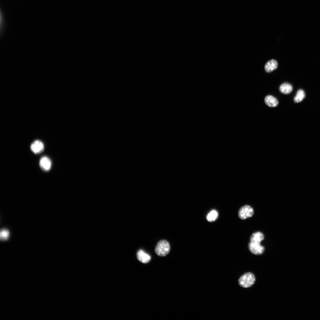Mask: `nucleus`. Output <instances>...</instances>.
<instances>
[{
    "instance_id": "1",
    "label": "nucleus",
    "mask_w": 320,
    "mask_h": 320,
    "mask_svg": "<svg viewBox=\"0 0 320 320\" xmlns=\"http://www.w3.org/2000/svg\"><path fill=\"white\" fill-rule=\"evenodd\" d=\"M170 245L166 240H163L157 244L155 249L156 254L160 256H164L167 255L170 250Z\"/></svg>"
},
{
    "instance_id": "2",
    "label": "nucleus",
    "mask_w": 320,
    "mask_h": 320,
    "mask_svg": "<svg viewBox=\"0 0 320 320\" xmlns=\"http://www.w3.org/2000/svg\"><path fill=\"white\" fill-rule=\"evenodd\" d=\"M255 278L252 273H246L241 276L239 280V285L244 288H247L252 286L255 283Z\"/></svg>"
},
{
    "instance_id": "3",
    "label": "nucleus",
    "mask_w": 320,
    "mask_h": 320,
    "mask_svg": "<svg viewBox=\"0 0 320 320\" xmlns=\"http://www.w3.org/2000/svg\"><path fill=\"white\" fill-rule=\"evenodd\" d=\"M254 214L253 208L250 206L246 205L241 207L238 212L239 217L242 220L251 217Z\"/></svg>"
},
{
    "instance_id": "4",
    "label": "nucleus",
    "mask_w": 320,
    "mask_h": 320,
    "mask_svg": "<svg viewBox=\"0 0 320 320\" xmlns=\"http://www.w3.org/2000/svg\"><path fill=\"white\" fill-rule=\"evenodd\" d=\"M249 251L253 254L256 255L262 254L265 249L264 247L260 244V243L250 242L248 245Z\"/></svg>"
},
{
    "instance_id": "5",
    "label": "nucleus",
    "mask_w": 320,
    "mask_h": 320,
    "mask_svg": "<svg viewBox=\"0 0 320 320\" xmlns=\"http://www.w3.org/2000/svg\"><path fill=\"white\" fill-rule=\"evenodd\" d=\"M31 149L35 154L41 153L43 151L44 146L43 143L38 140L33 142L31 145Z\"/></svg>"
},
{
    "instance_id": "6",
    "label": "nucleus",
    "mask_w": 320,
    "mask_h": 320,
    "mask_svg": "<svg viewBox=\"0 0 320 320\" xmlns=\"http://www.w3.org/2000/svg\"><path fill=\"white\" fill-rule=\"evenodd\" d=\"M39 164L42 170L47 171L51 169L52 162L50 159L47 156H44L40 159Z\"/></svg>"
},
{
    "instance_id": "7",
    "label": "nucleus",
    "mask_w": 320,
    "mask_h": 320,
    "mask_svg": "<svg viewBox=\"0 0 320 320\" xmlns=\"http://www.w3.org/2000/svg\"><path fill=\"white\" fill-rule=\"evenodd\" d=\"M137 256L138 260L143 263L149 262L151 259L150 256L142 249L139 250L138 251L137 254Z\"/></svg>"
},
{
    "instance_id": "8",
    "label": "nucleus",
    "mask_w": 320,
    "mask_h": 320,
    "mask_svg": "<svg viewBox=\"0 0 320 320\" xmlns=\"http://www.w3.org/2000/svg\"><path fill=\"white\" fill-rule=\"evenodd\" d=\"M278 66V63L275 60L272 59L268 61L265 66V70L267 73H270L276 69Z\"/></svg>"
},
{
    "instance_id": "9",
    "label": "nucleus",
    "mask_w": 320,
    "mask_h": 320,
    "mask_svg": "<svg viewBox=\"0 0 320 320\" xmlns=\"http://www.w3.org/2000/svg\"><path fill=\"white\" fill-rule=\"evenodd\" d=\"M265 102L267 105L270 107H275L278 104V101L277 99L270 95H267L265 97Z\"/></svg>"
},
{
    "instance_id": "10",
    "label": "nucleus",
    "mask_w": 320,
    "mask_h": 320,
    "mask_svg": "<svg viewBox=\"0 0 320 320\" xmlns=\"http://www.w3.org/2000/svg\"><path fill=\"white\" fill-rule=\"evenodd\" d=\"M263 234L260 232H257L253 233L250 238V241L260 243L264 239Z\"/></svg>"
},
{
    "instance_id": "11",
    "label": "nucleus",
    "mask_w": 320,
    "mask_h": 320,
    "mask_svg": "<svg viewBox=\"0 0 320 320\" xmlns=\"http://www.w3.org/2000/svg\"><path fill=\"white\" fill-rule=\"evenodd\" d=\"M279 90L284 94H287L292 91V86L289 84L284 83L282 84L279 87Z\"/></svg>"
},
{
    "instance_id": "12",
    "label": "nucleus",
    "mask_w": 320,
    "mask_h": 320,
    "mask_svg": "<svg viewBox=\"0 0 320 320\" xmlns=\"http://www.w3.org/2000/svg\"><path fill=\"white\" fill-rule=\"evenodd\" d=\"M305 96V93L304 91L302 89H299L298 91L296 96L295 97L294 100L296 103L300 102L304 98Z\"/></svg>"
},
{
    "instance_id": "13",
    "label": "nucleus",
    "mask_w": 320,
    "mask_h": 320,
    "mask_svg": "<svg viewBox=\"0 0 320 320\" xmlns=\"http://www.w3.org/2000/svg\"><path fill=\"white\" fill-rule=\"evenodd\" d=\"M218 216V213L215 210H213L210 211L207 215V218L209 222H212L215 220Z\"/></svg>"
},
{
    "instance_id": "14",
    "label": "nucleus",
    "mask_w": 320,
    "mask_h": 320,
    "mask_svg": "<svg viewBox=\"0 0 320 320\" xmlns=\"http://www.w3.org/2000/svg\"><path fill=\"white\" fill-rule=\"evenodd\" d=\"M10 235L9 231L6 229H3L0 232V238L2 241L7 240L9 238Z\"/></svg>"
}]
</instances>
